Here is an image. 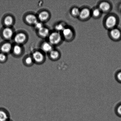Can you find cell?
<instances>
[{"label": "cell", "mask_w": 121, "mask_h": 121, "mask_svg": "<svg viewBox=\"0 0 121 121\" xmlns=\"http://www.w3.org/2000/svg\"><path fill=\"white\" fill-rule=\"evenodd\" d=\"M7 59L6 54L2 52L0 53V61L4 62L7 60Z\"/></svg>", "instance_id": "obj_24"}, {"label": "cell", "mask_w": 121, "mask_h": 121, "mask_svg": "<svg viewBox=\"0 0 121 121\" xmlns=\"http://www.w3.org/2000/svg\"><path fill=\"white\" fill-rule=\"evenodd\" d=\"M13 46L10 42H6L2 44L0 49L2 53L6 54L12 51Z\"/></svg>", "instance_id": "obj_8"}, {"label": "cell", "mask_w": 121, "mask_h": 121, "mask_svg": "<svg viewBox=\"0 0 121 121\" xmlns=\"http://www.w3.org/2000/svg\"><path fill=\"white\" fill-rule=\"evenodd\" d=\"M27 38L26 33L23 32H19L15 34L13 39L15 44L21 45L26 42Z\"/></svg>", "instance_id": "obj_3"}, {"label": "cell", "mask_w": 121, "mask_h": 121, "mask_svg": "<svg viewBox=\"0 0 121 121\" xmlns=\"http://www.w3.org/2000/svg\"><path fill=\"white\" fill-rule=\"evenodd\" d=\"M23 62L24 65L28 67L33 66L34 63V60L31 56L25 57L23 59Z\"/></svg>", "instance_id": "obj_15"}, {"label": "cell", "mask_w": 121, "mask_h": 121, "mask_svg": "<svg viewBox=\"0 0 121 121\" xmlns=\"http://www.w3.org/2000/svg\"><path fill=\"white\" fill-rule=\"evenodd\" d=\"M48 39V42L52 45H56L61 42L62 36L60 32L55 31L50 33Z\"/></svg>", "instance_id": "obj_1"}, {"label": "cell", "mask_w": 121, "mask_h": 121, "mask_svg": "<svg viewBox=\"0 0 121 121\" xmlns=\"http://www.w3.org/2000/svg\"><path fill=\"white\" fill-rule=\"evenodd\" d=\"M41 47V51L43 53H49L53 49V46L48 41L43 43Z\"/></svg>", "instance_id": "obj_10"}, {"label": "cell", "mask_w": 121, "mask_h": 121, "mask_svg": "<svg viewBox=\"0 0 121 121\" xmlns=\"http://www.w3.org/2000/svg\"><path fill=\"white\" fill-rule=\"evenodd\" d=\"M14 23L13 17L11 15H8L4 17V23L5 27H11Z\"/></svg>", "instance_id": "obj_12"}, {"label": "cell", "mask_w": 121, "mask_h": 121, "mask_svg": "<svg viewBox=\"0 0 121 121\" xmlns=\"http://www.w3.org/2000/svg\"><path fill=\"white\" fill-rule=\"evenodd\" d=\"M110 34L112 38L115 39H118L121 36L120 31L117 28L112 29L110 32Z\"/></svg>", "instance_id": "obj_14"}, {"label": "cell", "mask_w": 121, "mask_h": 121, "mask_svg": "<svg viewBox=\"0 0 121 121\" xmlns=\"http://www.w3.org/2000/svg\"><path fill=\"white\" fill-rule=\"evenodd\" d=\"M90 15V11L87 8H84L80 11L79 16L80 18L84 19L87 18Z\"/></svg>", "instance_id": "obj_17"}, {"label": "cell", "mask_w": 121, "mask_h": 121, "mask_svg": "<svg viewBox=\"0 0 121 121\" xmlns=\"http://www.w3.org/2000/svg\"><path fill=\"white\" fill-rule=\"evenodd\" d=\"M24 20L26 23L30 25L34 26L38 22L37 16L33 14H27L25 17Z\"/></svg>", "instance_id": "obj_4"}, {"label": "cell", "mask_w": 121, "mask_h": 121, "mask_svg": "<svg viewBox=\"0 0 121 121\" xmlns=\"http://www.w3.org/2000/svg\"><path fill=\"white\" fill-rule=\"evenodd\" d=\"M114 111L116 115L121 118V102L117 104L115 107Z\"/></svg>", "instance_id": "obj_20"}, {"label": "cell", "mask_w": 121, "mask_h": 121, "mask_svg": "<svg viewBox=\"0 0 121 121\" xmlns=\"http://www.w3.org/2000/svg\"><path fill=\"white\" fill-rule=\"evenodd\" d=\"M63 36L66 38L68 39L72 35V31L69 28H65L62 31Z\"/></svg>", "instance_id": "obj_19"}, {"label": "cell", "mask_w": 121, "mask_h": 121, "mask_svg": "<svg viewBox=\"0 0 121 121\" xmlns=\"http://www.w3.org/2000/svg\"><path fill=\"white\" fill-rule=\"evenodd\" d=\"M50 58L52 60H55L58 59L60 57V53L56 50L53 49L48 53Z\"/></svg>", "instance_id": "obj_16"}, {"label": "cell", "mask_w": 121, "mask_h": 121, "mask_svg": "<svg viewBox=\"0 0 121 121\" xmlns=\"http://www.w3.org/2000/svg\"><path fill=\"white\" fill-rule=\"evenodd\" d=\"M34 63L38 65H41L45 61V56L42 51L36 50L33 52L31 56Z\"/></svg>", "instance_id": "obj_2"}, {"label": "cell", "mask_w": 121, "mask_h": 121, "mask_svg": "<svg viewBox=\"0 0 121 121\" xmlns=\"http://www.w3.org/2000/svg\"><path fill=\"white\" fill-rule=\"evenodd\" d=\"M65 28V25L62 23L58 24L55 26L56 31L59 32H60V31H62Z\"/></svg>", "instance_id": "obj_21"}, {"label": "cell", "mask_w": 121, "mask_h": 121, "mask_svg": "<svg viewBox=\"0 0 121 121\" xmlns=\"http://www.w3.org/2000/svg\"><path fill=\"white\" fill-rule=\"evenodd\" d=\"M37 31L38 35L43 38H48L51 33L49 29L44 26L38 30Z\"/></svg>", "instance_id": "obj_9"}, {"label": "cell", "mask_w": 121, "mask_h": 121, "mask_svg": "<svg viewBox=\"0 0 121 121\" xmlns=\"http://www.w3.org/2000/svg\"><path fill=\"white\" fill-rule=\"evenodd\" d=\"M35 29L38 30L40 28H42V27L44 26L43 25L42 22L38 21L35 25L34 26Z\"/></svg>", "instance_id": "obj_26"}, {"label": "cell", "mask_w": 121, "mask_h": 121, "mask_svg": "<svg viewBox=\"0 0 121 121\" xmlns=\"http://www.w3.org/2000/svg\"><path fill=\"white\" fill-rule=\"evenodd\" d=\"M80 11L78 8H75L72 9L71 13L72 15L74 16L79 15L80 13Z\"/></svg>", "instance_id": "obj_23"}, {"label": "cell", "mask_w": 121, "mask_h": 121, "mask_svg": "<svg viewBox=\"0 0 121 121\" xmlns=\"http://www.w3.org/2000/svg\"><path fill=\"white\" fill-rule=\"evenodd\" d=\"M100 11L99 9H95L93 10L92 12V14L95 17H98L100 15Z\"/></svg>", "instance_id": "obj_25"}, {"label": "cell", "mask_w": 121, "mask_h": 121, "mask_svg": "<svg viewBox=\"0 0 121 121\" xmlns=\"http://www.w3.org/2000/svg\"><path fill=\"white\" fill-rule=\"evenodd\" d=\"M115 78L118 82L121 84V70L116 72L115 74Z\"/></svg>", "instance_id": "obj_22"}, {"label": "cell", "mask_w": 121, "mask_h": 121, "mask_svg": "<svg viewBox=\"0 0 121 121\" xmlns=\"http://www.w3.org/2000/svg\"><path fill=\"white\" fill-rule=\"evenodd\" d=\"M110 5L108 2H101L99 5V9L101 11L104 12L107 11L110 8Z\"/></svg>", "instance_id": "obj_18"}, {"label": "cell", "mask_w": 121, "mask_h": 121, "mask_svg": "<svg viewBox=\"0 0 121 121\" xmlns=\"http://www.w3.org/2000/svg\"><path fill=\"white\" fill-rule=\"evenodd\" d=\"M12 52L15 56H19L23 52V48L21 45L15 44L13 46Z\"/></svg>", "instance_id": "obj_11"}, {"label": "cell", "mask_w": 121, "mask_h": 121, "mask_svg": "<svg viewBox=\"0 0 121 121\" xmlns=\"http://www.w3.org/2000/svg\"><path fill=\"white\" fill-rule=\"evenodd\" d=\"M7 121H13L12 120H11L9 119V120H8Z\"/></svg>", "instance_id": "obj_27"}, {"label": "cell", "mask_w": 121, "mask_h": 121, "mask_svg": "<svg viewBox=\"0 0 121 121\" xmlns=\"http://www.w3.org/2000/svg\"><path fill=\"white\" fill-rule=\"evenodd\" d=\"M14 32L11 27H5L2 31V35L5 39L10 40L14 36Z\"/></svg>", "instance_id": "obj_5"}, {"label": "cell", "mask_w": 121, "mask_h": 121, "mask_svg": "<svg viewBox=\"0 0 121 121\" xmlns=\"http://www.w3.org/2000/svg\"><path fill=\"white\" fill-rule=\"evenodd\" d=\"M117 20L115 17L111 15L107 17L105 22L107 27L109 28H112L117 24Z\"/></svg>", "instance_id": "obj_7"}, {"label": "cell", "mask_w": 121, "mask_h": 121, "mask_svg": "<svg viewBox=\"0 0 121 121\" xmlns=\"http://www.w3.org/2000/svg\"><path fill=\"white\" fill-rule=\"evenodd\" d=\"M37 17L39 21L43 23L48 21L50 18V14L47 10H43L39 13Z\"/></svg>", "instance_id": "obj_6"}, {"label": "cell", "mask_w": 121, "mask_h": 121, "mask_svg": "<svg viewBox=\"0 0 121 121\" xmlns=\"http://www.w3.org/2000/svg\"></svg>", "instance_id": "obj_28"}, {"label": "cell", "mask_w": 121, "mask_h": 121, "mask_svg": "<svg viewBox=\"0 0 121 121\" xmlns=\"http://www.w3.org/2000/svg\"><path fill=\"white\" fill-rule=\"evenodd\" d=\"M10 114L4 109L0 110V121H7L10 119Z\"/></svg>", "instance_id": "obj_13"}]
</instances>
